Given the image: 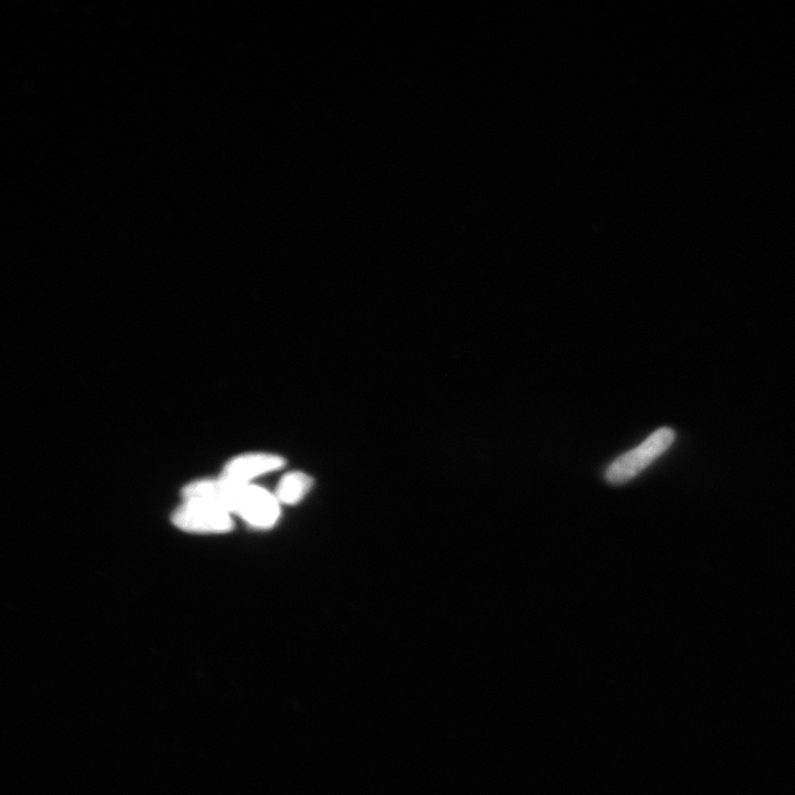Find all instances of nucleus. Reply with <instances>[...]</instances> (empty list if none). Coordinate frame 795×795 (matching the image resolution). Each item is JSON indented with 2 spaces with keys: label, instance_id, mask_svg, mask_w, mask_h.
Instances as JSON below:
<instances>
[{
  "label": "nucleus",
  "instance_id": "obj_1",
  "mask_svg": "<svg viewBox=\"0 0 795 795\" xmlns=\"http://www.w3.org/2000/svg\"><path fill=\"white\" fill-rule=\"evenodd\" d=\"M184 498L214 503L256 528H271L280 518L277 497L253 483H235L222 477L198 481L185 487Z\"/></svg>",
  "mask_w": 795,
  "mask_h": 795
},
{
  "label": "nucleus",
  "instance_id": "obj_2",
  "mask_svg": "<svg viewBox=\"0 0 795 795\" xmlns=\"http://www.w3.org/2000/svg\"><path fill=\"white\" fill-rule=\"evenodd\" d=\"M674 441L673 429L664 427L655 431L638 448L624 453L609 466L607 482L616 486L630 482L669 450Z\"/></svg>",
  "mask_w": 795,
  "mask_h": 795
},
{
  "label": "nucleus",
  "instance_id": "obj_3",
  "mask_svg": "<svg viewBox=\"0 0 795 795\" xmlns=\"http://www.w3.org/2000/svg\"><path fill=\"white\" fill-rule=\"evenodd\" d=\"M173 523L185 532L222 534L233 527L232 515L214 503L185 500L173 515Z\"/></svg>",
  "mask_w": 795,
  "mask_h": 795
},
{
  "label": "nucleus",
  "instance_id": "obj_4",
  "mask_svg": "<svg viewBox=\"0 0 795 795\" xmlns=\"http://www.w3.org/2000/svg\"><path fill=\"white\" fill-rule=\"evenodd\" d=\"M284 464V459L277 454H245L231 460L221 477L235 483L252 484L254 479L278 471Z\"/></svg>",
  "mask_w": 795,
  "mask_h": 795
},
{
  "label": "nucleus",
  "instance_id": "obj_5",
  "mask_svg": "<svg viewBox=\"0 0 795 795\" xmlns=\"http://www.w3.org/2000/svg\"><path fill=\"white\" fill-rule=\"evenodd\" d=\"M312 486L311 476L299 471L290 472L282 477L274 496L280 505H296L304 500Z\"/></svg>",
  "mask_w": 795,
  "mask_h": 795
}]
</instances>
